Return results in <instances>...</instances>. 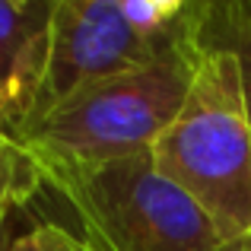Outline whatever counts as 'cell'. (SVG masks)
<instances>
[{
    "instance_id": "7c38bea8",
    "label": "cell",
    "mask_w": 251,
    "mask_h": 251,
    "mask_svg": "<svg viewBox=\"0 0 251 251\" xmlns=\"http://www.w3.org/2000/svg\"><path fill=\"white\" fill-rule=\"evenodd\" d=\"M3 143H19V140H13L10 134H6V127H3V121H0V147H3Z\"/></svg>"
},
{
    "instance_id": "8fae6325",
    "label": "cell",
    "mask_w": 251,
    "mask_h": 251,
    "mask_svg": "<svg viewBox=\"0 0 251 251\" xmlns=\"http://www.w3.org/2000/svg\"><path fill=\"white\" fill-rule=\"evenodd\" d=\"M10 235H6V223H0V251H10Z\"/></svg>"
},
{
    "instance_id": "4fadbf2b",
    "label": "cell",
    "mask_w": 251,
    "mask_h": 251,
    "mask_svg": "<svg viewBox=\"0 0 251 251\" xmlns=\"http://www.w3.org/2000/svg\"><path fill=\"white\" fill-rule=\"evenodd\" d=\"M19 3H35V0H19Z\"/></svg>"
},
{
    "instance_id": "3957f363",
    "label": "cell",
    "mask_w": 251,
    "mask_h": 251,
    "mask_svg": "<svg viewBox=\"0 0 251 251\" xmlns=\"http://www.w3.org/2000/svg\"><path fill=\"white\" fill-rule=\"evenodd\" d=\"M45 184L67 201L83 251H216L226 242L153 153L45 175Z\"/></svg>"
},
{
    "instance_id": "6da1fadb",
    "label": "cell",
    "mask_w": 251,
    "mask_h": 251,
    "mask_svg": "<svg viewBox=\"0 0 251 251\" xmlns=\"http://www.w3.org/2000/svg\"><path fill=\"white\" fill-rule=\"evenodd\" d=\"M197 25L201 16L147 64L83 86L38 118L19 143L35 159L42 178L150 153L191 89L201 61Z\"/></svg>"
},
{
    "instance_id": "277c9868",
    "label": "cell",
    "mask_w": 251,
    "mask_h": 251,
    "mask_svg": "<svg viewBox=\"0 0 251 251\" xmlns=\"http://www.w3.org/2000/svg\"><path fill=\"white\" fill-rule=\"evenodd\" d=\"M162 45L137 35L118 0H51L42 83L23 134L83 86L140 67Z\"/></svg>"
},
{
    "instance_id": "30bf717a",
    "label": "cell",
    "mask_w": 251,
    "mask_h": 251,
    "mask_svg": "<svg viewBox=\"0 0 251 251\" xmlns=\"http://www.w3.org/2000/svg\"><path fill=\"white\" fill-rule=\"evenodd\" d=\"M216 251H251V235H242V239H229L223 242Z\"/></svg>"
},
{
    "instance_id": "8992f818",
    "label": "cell",
    "mask_w": 251,
    "mask_h": 251,
    "mask_svg": "<svg viewBox=\"0 0 251 251\" xmlns=\"http://www.w3.org/2000/svg\"><path fill=\"white\" fill-rule=\"evenodd\" d=\"M197 38L203 48H220L239 64L245 108L251 118V0H203Z\"/></svg>"
},
{
    "instance_id": "7a4b0ae2",
    "label": "cell",
    "mask_w": 251,
    "mask_h": 251,
    "mask_svg": "<svg viewBox=\"0 0 251 251\" xmlns=\"http://www.w3.org/2000/svg\"><path fill=\"white\" fill-rule=\"evenodd\" d=\"M150 153L226 242L251 235V118L232 54L201 45L184 105Z\"/></svg>"
},
{
    "instance_id": "5b68a950",
    "label": "cell",
    "mask_w": 251,
    "mask_h": 251,
    "mask_svg": "<svg viewBox=\"0 0 251 251\" xmlns=\"http://www.w3.org/2000/svg\"><path fill=\"white\" fill-rule=\"evenodd\" d=\"M51 0H0V121L19 140L38 96Z\"/></svg>"
},
{
    "instance_id": "52a82bcc",
    "label": "cell",
    "mask_w": 251,
    "mask_h": 251,
    "mask_svg": "<svg viewBox=\"0 0 251 251\" xmlns=\"http://www.w3.org/2000/svg\"><path fill=\"white\" fill-rule=\"evenodd\" d=\"M118 3L127 25L153 45L169 42L203 10V0H118Z\"/></svg>"
},
{
    "instance_id": "ba28073f",
    "label": "cell",
    "mask_w": 251,
    "mask_h": 251,
    "mask_svg": "<svg viewBox=\"0 0 251 251\" xmlns=\"http://www.w3.org/2000/svg\"><path fill=\"white\" fill-rule=\"evenodd\" d=\"M42 184L45 178L29 150L23 143H3L0 147V223H6L10 210L29 203Z\"/></svg>"
},
{
    "instance_id": "9c48e42d",
    "label": "cell",
    "mask_w": 251,
    "mask_h": 251,
    "mask_svg": "<svg viewBox=\"0 0 251 251\" xmlns=\"http://www.w3.org/2000/svg\"><path fill=\"white\" fill-rule=\"evenodd\" d=\"M10 251H83L76 235L54 223H42L10 242Z\"/></svg>"
}]
</instances>
